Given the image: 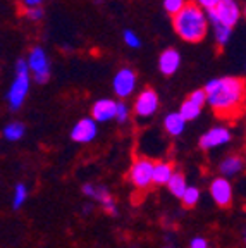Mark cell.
I'll list each match as a JSON object with an SVG mask.
<instances>
[{"mask_svg":"<svg viewBox=\"0 0 246 248\" xmlns=\"http://www.w3.org/2000/svg\"><path fill=\"white\" fill-rule=\"evenodd\" d=\"M207 104L219 117L231 119L241 114L246 102V81L238 76L215 78L205 85Z\"/></svg>","mask_w":246,"mask_h":248,"instance_id":"6da1fadb","label":"cell"},{"mask_svg":"<svg viewBox=\"0 0 246 248\" xmlns=\"http://www.w3.org/2000/svg\"><path fill=\"white\" fill-rule=\"evenodd\" d=\"M172 26L179 38L189 43H198L207 36L208 14L196 2H188L179 14L172 17Z\"/></svg>","mask_w":246,"mask_h":248,"instance_id":"7a4b0ae2","label":"cell"},{"mask_svg":"<svg viewBox=\"0 0 246 248\" xmlns=\"http://www.w3.org/2000/svg\"><path fill=\"white\" fill-rule=\"evenodd\" d=\"M30 81L31 71L28 66V61L19 59L15 62V78L7 92V105L11 110H19L21 105L24 104L28 92H30Z\"/></svg>","mask_w":246,"mask_h":248,"instance_id":"3957f363","label":"cell"},{"mask_svg":"<svg viewBox=\"0 0 246 248\" xmlns=\"http://www.w3.org/2000/svg\"><path fill=\"white\" fill-rule=\"evenodd\" d=\"M154 167L155 160L148 159V157H138L131 164L127 179L138 190H148L154 185Z\"/></svg>","mask_w":246,"mask_h":248,"instance_id":"277c9868","label":"cell"},{"mask_svg":"<svg viewBox=\"0 0 246 248\" xmlns=\"http://www.w3.org/2000/svg\"><path fill=\"white\" fill-rule=\"evenodd\" d=\"M208 21L212 24H224L227 28L236 26V23L241 17V9H239L236 0H220V4L217 5L214 11L207 12Z\"/></svg>","mask_w":246,"mask_h":248,"instance_id":"5b68a950","label":"cell"},{"mask_svg":"<svg viewBox=\"0 0 246 248\" xmlns=\"http://www.w3.org/2000/svg\"><path fill=\"white\" fill-rule=\"evenodd\" d=\"M81 191H83V195L88 197L90 200H95L96 203H100L102 209H104L108 216L116 217L117 214H119L117 205H116V200H114V197L110 195L107 186L95 185V183H85L83 188H81Z\"/></svg>","mask_w":246,"mask_h":248,"instance_id":"8992f818","label":"cell"},{"mask_svg":"<svg viewBox=\"0 0 246 248\" xmlns=\"http://www.w3.org/2000/svg\"><path fill=\"white\" fill-rule=\"evenodd\" d=\"M28 66H30L31 76L36 83L40 85H45L50 78V62L46 57L45 50L42 46H33L30 52V57H28Z\"/></svg>","mask_w":246,"mask_h":248,"instance_id":"52a82bcc","label":"cell"},{"mask_svg":"<svg viewBox=\"0 0 246 248\" xmlns=\"http://www.w3.org/2000/svg\"><path fill=\"white\" fill-rule=\"evenodd\" d=\"M136 73L129 67H123L116 73L114 79H112V88L119 98H127L135 93L136 88Z\"/></svg>","mask_w":246,"mask_h":248,"instance_id":"ba28073f","label":"cell"},{"mask_svg":"<svg viewBox=\"0 0 246 248\" xmlns=\"http://www.w3.org/2000/svg\"><path fill=\"white\" fill-rule=\"evenodd\" d=\"M158 110V95L155 90L145 88L138 93L135 100V114L141 119H148Z\"/></svg>","mask_w":246,"mask_h":248,"instance_id":"9c48e42d","label":"cell"},{"mask_svg":"<svg viewBox=\"0 0 246 248\" xmlns=\"http://www.w3.org/2000/svg\"><path fill=\"white\" fill-rule=\"evenodd\" d=\"M208 191H210L212 200L215 202L219 207H222V209H226V207H229L232 203L234 190H232L231 181H229L227 178H222V176H220V178H215L210 183Z\"/></svg>","mask_w":246,"mask_h":248,"instance_id":"30bf717a","label":"cell"},{"mask_svg":"<svg viewBox=\"0 0 246 248\" xmlns=\"http://www.w3.org/2000/svg\"><path fill=\"white\" fill-rule=\"evenodd\" d=\"M232 135L231 131L224 126H215V128H210L208 131H205L203 135L198 140V147L201 150H212V148L224 147L231 141Z\"/></svg>","mask_w":246,"mask_h":248,"instance_id":"8fae6325","label":"cell"},{"mask_svg":"<svg viewBox=\"0 0 246 248\" xmlns=\"http://www.w3.org/2000/svg\"><path fill=\"white\" fill-rule=\"evenodd\" d=\"M207 104V93H205V88L195 90L193 93H189L188 98L181 104V108L179 112L184 117L186 121H195L196 117L201 114V108Z\"/></svg>","mask_w":246,"mask_h":248,"instance_id":"7c38bea8","label":"cell"},{"mask_svg":"<svg viewBox=\"0 0 246 248\" xmlns=\"http://www.w3.org/2000/svg\"><path fill=\"white\" fill-rule=\"evenodd\" d=\"M96 121L93 117H85L77 121L71 129V140L76 143H90L96 136Z\"/></svg>","mask_w":246,"mask_h":248,"instance_id":"4fadbf2b","label":"cell"},{"mask_svg":"<svg viewBox=\"0 0 246 248\" xmlns=\"http://www.w3.org/2000/svg\"><path fill=\"white\" fill-rule=\"evenodd\" d=\"M117 104L119 102L112 100V98H100V100H96L92 107V117L96 123H107V121L116 119Z\"/></svg>","mask_w":246,"mask_h":248,"instance_id":"5bb4252c","label":"cell"},{"mask_svg":"<svg viewBox=\"0 0 246 248\" xmlns=\"http://www.w3.org/2000/svg\"><path fill=\"white\" fill-rule=\"evenodd\" d=\"M179 66H181V54L176 48H167L158 57V69L166 76H172L179 69Z\"/></svg>","mask_w":246,"mask_h":248,"instance_id":"9a60e30c","label":"cell"},{"mask_svg":"<svg viewBox=\"0 0 246 248\" xmlns=\"http://www.w3.org/2000/svg\"><path fill=\"white\" fill-rule=\"evenodd\" d=\"M243 169H245V160L241 155H227L219 164V172L222 178H234Z\"/></svg>","mask_w":246,"mask_h":248,"instance_id":"2e32d148","label":"cell"},{"mask_svg":"<svg viewBox=\"0 0 246 248\" xmlns=\"http://www.w3.org/2000/svg\"><path fill=\"white\" fill-rule=\"evenodd\" d=\"M174 174H176V170H174L172 164L167 162V160H158V162H155V167H154V185L167 186Z\"/></svg>","mask_w":246,"mask_h":248,"instance_id":"e0dca14e","label":"cell"},{"mask_svg":"<svg viewBox=\"0 0 246 248\" xmlns=\"http://www.w3.org/2000/svg\"><path fill=\"white\" fill-rule=\"evenodd\" d=\"M186 123H188V121L181 116L179 110H177V112H170V114H167L166 119H164V129H166L170 136L176 138V136L183 135V131H184V128H186Z\"/></svg>","mask_w":246,"mask_h":248,"instance_id":"ac0fdd59","label":"cell"},{"mask_svg":"<svg viewBox=\"0 0 246 248\" xmlns=\"http://www.w3.org/2000/svg\"><path fill=\"white\" fill-rule=\"evenodd\" d=\"M167 188H169V191H170L172 197L183 198L189 186H188V183H186L184 174H183V172H176V174L172 176V179L169 181V185H167Z\"/></svg>","mask_w":246,"mask_h":248,"instance_id":"d6986e66","label":"cell"},{"mask_svg":"<svg viewBox=\"0 0 246 248\" xmlns=\"http://www.w3.org/2000/svg\"><path fill=\"white\" fill-rule=\"evenodd\" d=\"M24 131H26L24 124L14 121V123H9L7 126H5L2 135H4V138L7 140V141H17V140H21L24 136Z\"/></svg>","mask_w":246,"mask_h":248,"instance_id":"ffe728a7","label":"cell"},{"mask_svg":"<svg viewBox=\"0 0 246 248\" xmlns=\"http://www.w3.org/2000/svg\"><path fill=\"white\" fill-rule=\"evenodd\" d=\"M28 200V186L24 183H17L14 186V193H12V209L19 210Z\"/></svg>","mask_w":246,"mask_h":248,"instance_id":"44dd1931","label":"cell"},{"mask_svg":"<svg viewBox=\"0 0 246 248\" xmlns=\"http://www.w3.org/2000/svg\"><path fill=\"white\" fill-rule=\"evenodd\" d=\"M214 26V36H215V42L219 46H224L229 40H231L232 35V28H227L224 24H212Z\"/></svg>","mask_w":246,"mask_h":248,"instance_id":"7402d4cb","label":"cell"},{"mask_svg":"<svg viewBox=\"0 0 246 248\" xmlns=\"http://www.w3.org/2000/svg\"><path fill=\"white\" fill-rule=\"evenodd\" d=\"M181 200H183V205H184L186 209H193V207L198 203V200H200V190H198L196 186H189Z\"/></svg>","mask_w":246,"mask_h":248,"instance_id":"603a6c76","label":"cell"},{"mask_svg":"<svg viewBox=\"0 0 246 248\" xmlns=\"http://www.w3.org/2000/svg\"><path fill=\"white\" fill-rule=\"evenodd\" d=\"M186 4H188L186 0H164V9H166L167 14H170L174 17L186 7Z\"/></svg>","mask_w":246,"mask_h":248,"instance_id":"cb8c5ba5","label":"cell"},{"mask_svg":"<svg viewBox=\"0 0 246 248\" xmlns=\"http://www.w3.org/2000/svg\"><path fill=\"white\" fill-rule=\"evenodd\" d=\"M123 38H124V43H126L127 46H131V48H139V46H141V40H139V36L136 35L133 30L124 31Z\"/></svg>","mask_w":246,"mask_h":248,"instance_id":"d4e9b609","label":"cell"},{"mask_svg":"<svg viewBox=\"0 0 246 248\" xmlns=\"http://www.w3.org/2000/svg\"><path fill=\"white\" fill-rule=\"evenodd\" d=\"M127 119H129V107H127L124 102H119L117 104V116H116V121L119 124H124L127 123Z\"/></svg>","mask_w":246,"mask_h":248,"instance_id":"484cf974","label":"cell"},{"mask_svg":"<svg viewBox=\"0 0 246 248\" xmlns=\"http://www.w3.org/2000/svg\"><path fill=\"white\" fill-rule=\"evenodd\" d=\"M24 16H26L30 21H40L43 17V9L35 7V9H23Z\"/></svg>","mask_w":246,"mask_h":248,"instance_id":"4316f807","label":"cell"},{"mask_svg":"<svg viewBox=\"0 0 246 248\" xmlns=\"http://www.w3.org/2000/svg\"><path fill=\"white\" fill-rule=\"evenodd\" d=\"M196 4L200 5L201 9H207V11L210 12L220 4V0H196Z\"/></svg>","mask_w":246,"mask_h":248,"instance_id":"83f0119b","label":"cell"},{"mask_svg":"<svg viewBox=\"0 0 246 248\" xmlns=\"http://www.w3.org/2000/svg\"><path fill=\"white\" fill-rule=\"evenodd\" d=\"M189 248H208V241L203 236H195L189 241Z\"/></svg>","mask_w":246,"mask_h":248,"instance_id":"f1b7e54d","label":"cell"},{"mask_svg":"<svg viewBox=\"0 0 246 248\" xmlns=\"http://www.w3.org/2000/svg\"><path fill=\"white\" fill-rule=\"evenodd\" d=\"M24 9H35V7H42L43 0H21Z\"/></svg>","mask_w":246,"mask_h":248,"instance_id":"f546056e","label":"cell"},{"mask_svg":"<svg viewBox=\"0 0 246 248\" xmlns=\"http://www.w3.org/2000/svg\"><path fill=\"white\" fill-rule=\"evenodd\" d=\"M243 12H245V17H246V5H245V11H243Z\"/></svg>","mask_w":246,"mask_h":248,"instance_id":"4dcf8cb0","label":"cell"},{"mask_svg":"<svg viewBox=\"0 0 246 248\" xmlns=\"http://www.w3.org/2000/svg\"><path fill=\"white\" fill-rule=\"evenodd\" d=\"M245 243H246V231H245Z\"/></svg>","mask_w":246,"mask_h":248,"instance_id":"1f68e13d","label":"cell"}]
</instances>
